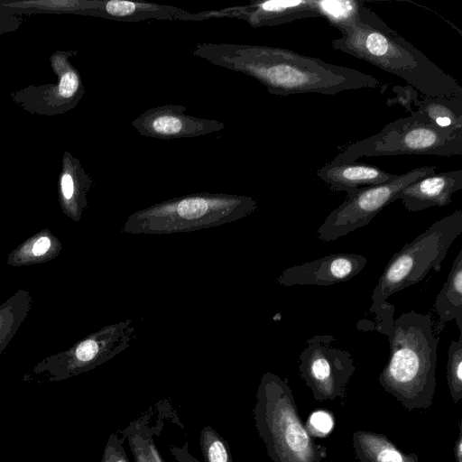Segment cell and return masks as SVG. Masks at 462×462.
Wrapping results in <instances>:
<instances>
[{
	"mask_svg": "<svg viewBox=\"0 0 462 462\" xmlns=\"http://www.w3.org/2000/svg\"><path fill=\"white\" fill-rule=\"evenodd\" d=\"M435 309L440 320H455L462 332V250L456 256L448 279L436 298Z\"/></svg>",
	"mask_w": 462,
	"mask_h": 462,
	"instance_id": "obj_18",
	"label": "cell"
},
{
	"mask_svg": "<svg viewBox=\"0 0 462 462\" xmlns=\"http://www.w3.org/2000/svg\"><path fill=\"white\" fill-rule=\"evenodd\" d=\"M432 166L415 168L379 185L350 190L346 199L326 217L317 230L319 240L331 242L369 224L400 192L416 180L435 173Z\"/></svg>",
	"mask_w": 462,
	"mask_h": 462,
	"instance_id": "obj_8",
	"label": "cell"
},
{
	"mask_svg": "<svg viewBox=\"0 0 462 462\" xmlns=\"http://www.w3.org/2000/svg\"><path fill=\"white\" fill-rule=\"evenodd\" d=\"M116 433H111L105 446L101 462H129L123 441Z\"/></svg>",
	"mask_w": 462,
	"mask_h": 462,
	"instance_id": "obj_25",
	"label": "cell"
},
{
	"mask_svg": "<svg viewBox=\"0 0 462 462\" xmlns=\"http://www.w3.org/2000/svg\"><path fill=\"white\" fill-rule=\"evenodd\" d=\"M319 17L325 18L340 32L355 26L359 21V10L364 4L357 0H313Z\"/></svg>",
	"mask_w": 462,
	"mask_h": 462,
	"instance_id": "obj_20",
	"label": "cell"
},
{
	"mask_svg": "<svg viewBox=\"0 0 462 462\" xmlns=\"http://www.w3.org/2000/svg\"><path fill=\"white\" fill-rule=\"evenodd\" d=\"M319 17L313 0L253 1L245 5L226 7L199 13H188L181 21L199 22L211 18H236L252 27L275 26L296 20Z\"/></svg>",
	"mask_w": 462,
	"mask_h": 462,
	"instance_id": "obj_10",
	"label": "cell"
},
{
	"mask_svg": "<svg viewBox=\"0 0 462 462\" xmlns=\"http://www.w3.org/2000/svg\"><path fill=\"white\" fill-rule=\"evenodd\" d=\"M393 91L396 93V97L387 98L386 105L393 106L400 104L406 112L411 113L413 111L411 106L420 98L419 92L408 84L406 86H394Z\"/></svg>",
	"mask_w": 462,
	"mask_h": 462,
	"instance_id": "obj_24",
	"label": "cell"
},
{
	"mask_svg": "<svg viewBox=\"0 0 462 462\" xmlns=\"http://www.w3.org/2000/svg\"><path fill=\"white\" fill-rule=\"evenodd\" d=\"M79 79L75 72L65 73L60 80L59 91L63 97H71L79 89Z\"/></svg>",
	"mask_w": 462,
	"mask_h": 462,
	"instance_id": "obj_26",
	"label": "cell"
},
{
	"mask_svg": "<svg viewBox=\"0 0 462 462\" xmlns=\"http://www.w3.org/2000/svg\"><path fill=\"white\" fill-rule=\"evenodd\" d=\"M50 245V239L46 236H42L33 245L32 252L36 255L43 254L49 249Z\"/></svg>",
	"mask_w": 462,
	"mask_h": 462,
	"instance_id": "obj_29",
	"label": "cell"
},
{
	"mask_svg": "<svg viewBox=\"0 0 462 462\" xmlns=\"http://www.w3.org/2000/svg\"><path fill=\"white\" fill-rule=\"evenodd\" d=\"M190 53L208 62L244 73L266 87L270 94L290 96L376 88L380 81L363 71L304 56L291 50L264 45L199 42Z\"/></svg>",
	"mask_w": 462,
	"mask_h": 462,
	"instance_id": "obj_1",
	"label": "cell"
},
{
	"mask_svg": "<svg viewBox=\"0 0 462 462\" xmlns=\"http://www.w3.org/2000/svg\"><path fill=\"white\" fill-rule=\"evenodd\" d=\"M461 234L462 210L457 209L435 221L392 256L373 290L369 311L377 319L376 331L389 336L393 330L394 306L386 300L422 281L431 269L439 271L450 245Z\"/></svg>",
	"mask_w": 462,
	"mask_h": 462,
	"instance_id": "obj_4",
	"label": "cell"
},
{
	"mask_svg": "<svg viewBox=\"0 0 462 462\" xmlns=\"http://www.w3.org/2000/svg\"><path fill=\"white\" fill-rule=\"evenodd\" d=\"M258 208L245 195L198 192L170 199L129 215L121 231L133 235H170L236 222Z\"/></svg>",
	"mask_w": 462,
	"mask_h": 462,
	"instance_id": "obj_5",
	"label": "cell"
},
{
	"mask_svg": "<svg viewBox=\"0 0 462 462\" xmlns=\"http://www.w3.org/2000/svg\"><path fill=\"white\" fill-rule=\"evenodd\" d=\"M456 462H462V420L458 423V434L454 447Z\"/></svg>",
	"mask_w": 462,
	"mask_h": 462,
	"instance_id": "obj_30",
	"label": "cell"
},
{
	"mask_svg": "<svg viewBox=\"0 0 462 462\" xmlns=\"http://www.w3.org/2000/svg\"><path fill=\"white\" fill-rule=\"evenodd\" d=\"M61 190L65 199H69L74 194V180L72 177L66 173L61 179Z\"/></svg>",
	"mask_w": 462,
	"mask_h": 462,
	"instance_id": "obj_28",
	"label": "cell"
},
{
	"mask_svg": "<svg viewBox=\"0 0 462 462\" xmlns=\"http://www.w3.org/2000/svg\"><path fill=\"white\" fill-rule=\"evenodd\" d=\"M352 444L359 462H419L417 454L404 453L381 433L356 430L353 433Z\"/></svg>",
	"mask_w": 462,
	"mask_h": 462,
	"instance_id": "obj_16",
	"label": "cell"
},
{
	"mask_svg": "<svg viewBox=\"0 0 462 462\" xmlns=\"http://www.w3.org/2000/svg\"><path fill=\"white\" fill-rule=\"evenodd\" d=\"M310 436L326 437L334 428V419L327 411L312 412L305 426Z\"/></svg>",
	"mask_w": 462,
	"mask_h": 462,
	"instance_id": "obj_23",
	"label": "cell"
},
{
	"mask_svg": "<svg viewBox=\"0 0 462 462\" xmlns=\"http://www.w3.org/2000/svg\"><path fill=\"white\" fill-rule=\"evenodd\" d=\"M432 328L430 314L411 310L393 320L388 336L390 356L378 381L409 411L433 403L439 338Z\"/></svg>",
	"mask_w": 462,
	"mask_h": 462,
	"instance_id": "obj_3",
	"label": "cell"
},
{
	"mask_svg": "<svg viewBox=\"0 0 462 462\" xmlns=\"http://www.w3.org/2000/svg\"><path fill=\"white\" fill-rule=\"evenodd\" d=\"M332 48L398 76L430 97L462 98V87L364 4L358 23L331 41Z\"/></svg>",
	"mask_w": 462,
	"mask_h": 462,
	"instance_id": "obj_2",
	"label": "cell"
},
{
	"mask_svg": "<svg viewBox=\"0 0 462 462\" xmlns=\"http://www.w3.org/2000/svg\"><path fill=\"white\" fill-rule=\"evenodd\" d=\"M254 408L259 437L272 462H321L326 446L316 443L303 424L287 380L263 374Z\"/></svg>",
	"mask_w": 462,
	"mask_h": 462,
	"instance_id": "obj_6",
	"label": "cell"
},
{
	"mask_svg": "<svg viewBox=\"0 0 462 462\" xmlns=\"http://www.w3.org/2000/svg\"><path fill=\"white\" fill-rule=\"evenodd\" d=\"M331 335H315L300 355L299 370L316 401L343 398L356 371L351 354L335 346Z\"/></svg>",
	"mask_w": 462,
	"mask_h": 462,
	"instance_id": "obj_9",
	"label": "cell"
},
{
	"mask_svg": "<svg viewBox=\"0 0 462 462\" xmlns=\"http://www.w3.org/2000/svg\"><path fill=\"white\" fill-rule=\"evenodd\" d=\"M417 114L441 127L462 128V98L421 96L414 102Z\"/></svg>",
	"mask_w": 462,
	"mask_h": 462,
	"instance_id": "obj_19",
	"label": "cell"
},
{
	"mask_svg": "<svg viewBox=\"0 0 462 462\" xmlns=\"http://www.w3.org/2000/svg\"><path fill=\"white\" fill-rule=\"evenodd\" d=\"M316 174L331 189L345 192L383 184L397 176V174H391L372 164L334 160L324 164L317 171Z\"/></svg>",
	"mask_w": 462,
	"mask_h": 462,
	"instance_id": "obj_14",
	"label": "cell"
},
{
	"mask_svg": "<svg viewBox=\"0 0 462 462\" xmlns=\"http://www.w3.org/2000/svg\"><path fill=\"white\" fill-rule=\"evenodd\" d=\"M99 14L119 22L145 20H181L188 11L180 7L127 0L102 1Z\"/></svg>",
	"mask_w": 462,
	"mask_h": 462,
	"instance_id": "obj_15",
	"label": "cell"
},
{
	"mask_svg": "<svg viewBox=\"0 0 462 462\" xmlns=\"http://www.w3.org/2000/svg\"><path fill=\"white\" fill-rule=\"evenodd\" d=\"M447 383L453 402L457 403L462 398V334L448 346Z\"/></svg>",
	"mask_w": 462,
	"mask_h": 462,
	"instance_id": "obj_22",
	"label": "cell"
},
{
	"mask_svg": "<svg viewBox=\"0 0 462 462\" xmlns=\"http://www.w3.org/2000/svg\"><path fill=\"white\" fill-rule=\"evenodd\" d=\"M186 110L176 104L154 106L134 118L132 125L141 135L161 140L199 137L225 128L221 121L189 116Z\"/></svg>",
	"mask_w": 462,
	"mask_h": 462,
	"instance_id": "obj_11",
	"label": "cell"
},
{
	"mask_svg": "<svg viewBox=\"0 0 462 462\" xmlns=\"http://www.w3.org/2000/svg\"><path fill=\"white\" fill-rule=\"evenodd\" d=\"M199 445L205 462H233L227 441L212 427L201 430Z\"/></svg>",
	"mask_w": 462,
	"mask_h": 462,
	"instance_id": "obj_21",
	"label": "cell"
},
{
	"mask_svg": "<svg viewBox=\"0 0 462 462\" xmlns=\"http://www.w3.org/2000/svg\"><path fill=\"white\" fill-rule=\"evenodd\" d=\"M366 263L367 259L361 254H332L289 267L276 282L282 286H329L353 279Z\"/></svg>",
	"mask_w": 462,
	"mask_h": 462,
	"instance_id": "obj_12",
	"label": "cell"
},
{
	"mask_svg": "<svg viewBox=\"0 0 462 462\" xmlns=\"http://www.w3.org/2000/svg\"><path fill=\"white\" fill-rule=\"evenodd\" d=\"M162 425L161 420L151 425L150 415L147 413L129 422L120 431L123 439L127 440L135 462H165L153 439L154 435H159Z\"/></svg>",
	"mask_w": 462,
	"mask_h": 462,
	"instance_id": "obj_17",
	"label": "cell"
},
{
	"mask_svg": "<svg viewBox=\"0 0 462 462\" xmlns=\"http://www.w3.org/2000/svg\"><path fill=\"white\" fill-rule=\"evenodd\" d=\"M462 189V170L442 171L421 177L405 187L398 199L409 212L430 207H444L452 195Z\"/></svg>",
	"mask_w": 462,
	"mask_h": 462,
	"instance_id": "obj_13",
	"label": "cell"
},
{
	"mask_svg": "<svg viewBox=\"0 0 462 462\" xmlns=\"http://www.w3.org/2000/svg\"><path fill=\"white\" fill-rule=\"evenodd\" d=\"M401 154L461 155L462 128L439 126L412 111L410 116L387 124L379 133L344 147L334 161Z\"/></svg>",
	"mask_w": 462,
	"mask_h": 462,
	"instance_id": "obj_7",
	"label": "cell"
},
{
	"mask_svg": "<svg viewBox=\"0 0 462 462\" xmlns=\"http://www.w3.org/2000/svg\"><path fill=\"white\" fill-rule=\"evenodd\" d=\"M169 448L177 462H200L189 452L188 442L181 447L171 445Z\"/></svg>",
	"mask_w": 462,
	"mask_h": 462,
	"instance_id": "obj_27",
	"label": "cell"
}]
</instances>
